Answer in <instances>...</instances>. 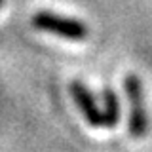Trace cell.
<instances>
[{
    "label": "cell",
    "mask_w": 152,
    "mask_h": 152,
    "mask_svg": "<svg viewBox=\"0 0 152 152\" xmlns=\"http://www.w3.org/2000/svg\"><path fill=\"white\" fill-rule=\"evenodd\" d=\"M70 95H72V99L78 104V108H80V112H82V116H84L88 126L104 127L103 108L97 104V101H95V97L91 95L88 86L84 82H80V80H72L70 82Z\"/></svg>",
    "instance_id": "cell-3"
},
{
    "label": "cell",
    "mask_w": 152,
    "mask_h": 152,
    "mask_svg": "<svg viewBox=\"0 0 152 152\" xmlns=\"http://www.w3.org/2000/svg\"><path fill=\"white\" fill-rule=\"evenodd\" d=\"M124 91L129 101V122L127 131L133 139H142L148 131V114L145 108V93L142 82L135 72H127L124 78Z\"/></svg>",
    "instance_id": "cell-2"
},
{
    "label": "cell",
    "mask_w": 152,
    "mask_h": 152,
    "mask_svg": "<svg viewBox=\"0 0 152 152\" xmlns=\"http://www.w3.org/2000/svg\"><path fill=\"white\" fill-rule=\"evenodd\" d=\"M103 114H104V127L107 129H114L120 122V99L118 93L114 91L112 86L104 84L103 86Z\"/></svg>",
    "instance_id": "cell-4"
},
{
    "label": "cell",
    "mask_w": 152,
    "mask_h": 152,
    "mask_svg": "<svg viewBox=\"0 0 152 152\" xmlns=\"http://www.w3.org/2000/svg\"><path fill=\"white\" fill-rule=\"evenodd\" d=\"M32 27L42 32H50V34H55L59 38L72 40V42H82L89 34L88 25L82 23L80 19L63 17L53 12H48V10H40L32 15Z\"/></svg>",
    "instance_id": "cell-1"
},
{
    "label": "cell",
    "mask_w": 152,
    "mask_h": 152,
    "mask_svg": "<svg viewBox=\"0 0 152 152\" xmlns=\"http://www.w3.org/2000/svg\"><path fill=\"white\" fill-rule=\"evenodd\" d=\"M4 6V0H0V8H2Z\"/></svg>",
    "instance_id": "cell-5"
}]
</instances>
